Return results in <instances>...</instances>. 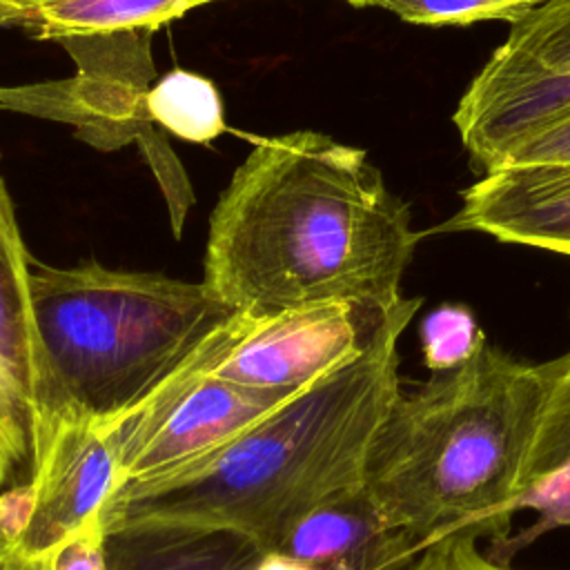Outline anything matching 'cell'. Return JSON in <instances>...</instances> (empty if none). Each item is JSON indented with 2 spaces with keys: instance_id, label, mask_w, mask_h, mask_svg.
Masks as SVG:
<instances>
[{
  "instance_id": "cell-1",
  "label": "cell",
  "mask_w": 570,
  "mask_h": 570,
  "mask_svg": "<svg viewBox=\"0 0 570 570\" xmlns=\"http://www.w3.org/2000/svg\"><path fill=\"white\" fill-rule=\"evenodd\" d=\"M419 238L363 149L292 131L236 167L209 218L203 283L256 321L321 303L394 307Z\"/></svg>"
},
{
  "instance_id": "cell-2",
  "label": "cell",
  "mask_w": 570,
  "mask_h": 570,
  "mask_svg": "<svg viewBox=\"0 0 570 570\" xmlns=\"http://www.w3.org/2000/svg\"><path fill=\"white\" fill-rule=\"evenodd\" d=\"M401 316L367 352L296 392L198 463L116 492L105 532L136 523L225 528L272 552L321 503L363 488L367 454L401 390Z\"/></svg>"
},
{
  "instance_id": "cell-3",
  "label": "cell",
  "mask_w": 570,
  "mask_h": 570,
  "mask_svg": "<svg viewBox=\"0 0 570 570\" xmlns=\"http://www.w3.org/2000/svg\"><path fill=\"white\" fill-rule=\"evenodd\" d=\"M552 385V361L483 343L465 363L399 390L372 441L363 490L421 552L476 528L503 537Z\"/></svg>"
},
{
  "instance_id": "cell-4",
  "label": "cell",
  "mask_w": 570,
  "mask_h": 570,
  "mask_svg": "<svg viewBox=\"0 0 570 570\" xmlns=\"http://www.w3.org/2000/svg\"><path fill=\"white\" fill-rule=\"evenodd\" d=\"M29 285L42 365L62 416L102 425L145 403L240 314L203 281L96 261L49 267L31 258Z\"/></svg>"
},
{
  "instance_id": "cell-5",
  "label": "cell",
  "mask_w": 570,
  "mask_h": 570,
  "mask_svg": "<svg viewBox=\"0 0 570 570\" xmlns=\"http://www.w3.org/2000/svg\"><path fill=\"white\" fill-rule=\"evenodd\" d=\"M570 109V0H546L512 22L454 109L470 160L490 171Z\"/></svg>"
},
{
  "instance_id": "cell-6",
  "label": "cell",
  "mask_w": 570,
  "mask_h": 570,
  "mask_svg": "<svg viewBox=\"0 0 570 570\" xmlns=\"http://www.w3.org/2000/svg\"><path fill=\"white\" fill-rule=\"evenodd\" d=\"M421 303H321L258 321L238 314L187 365L245 387L298 392L358 358Z\"/></svg>"
},
{
  "instance_id": "cell-7",
  "label": "cell",
  "mask_w": 570,
  "mask_h": 570,
  "mask_svg": "<svg viewBox=\"0 0 570 570\" xmlns=\"http://www.w3.org/2000/svg\"><path fill=\"white\" fill-rule=\"evenodd\" d=\"M187 363L134 412L102 425L118 448L116 492L198 463L296 394L236 385Z\"/></svg>"
},
{
  "instance_id": "cell-8",
  "label": "cell",
  "mask_w": 570,
  "mask_h": 570,
  "mask_svg": "<svg viewBox=\"0 0 570 570\" xmlns=\"http://www.w3.org/2000/svg\"><path fill=\"white\" fill-rule=\"evenodd\" d=\"M149 29L69 36L58 40L76 60L78 76L71 82L73 120L80 136L105 149L136 140L154 165L171 205L174 234L180 236L187 212V183L178 160L158 136V125L147 111V94L154 80Z\"/></svg>"
},
{
  "instance_id": "cell-9",
  "label": "cell",
  "mask_w": 570,
  "mask_h": 570,
  "mask_svg": "<svg viewBox=\"0 0 570 570\" xmlns=\"http://www.w3.org/2000/svg\"><path fill=\"white\" fill-rule=\"evenodd\" d=\"M31 254L0 176V443L31 479L65 421L51 392L29 285Z\"/></svg>"
},
{
  "instance_id": "cell-10",
  "label": "cell",
  "mask_w": 570,
  "mask_h": 570,
  "mask_svg": "<svg viewBox=\"0 0 570 570\" xmlns=\"http://www.w3.org/2000/svg\"><path fill=\"white\" fill-rule=\"evenodd\" d=\"M120 483L118 448L102 423L65 419L27 483V505L11 559L42 561L85 523L100 517Z\"/></svg>"
},
{
  "instance_id": "cell-11",
  "label": "cell",
  "mask_w": 570,
  "mask_h": 570,
  "mask_svg": "<svg viewBox=\"0 0 570 570\" xmlns=\"http://www.w3.org/2000/svg\"><path fill=\"white\" fill-rule=\"evenodd\" d=\"M439 232H483L501 243L570 256V163L503 165L472 183Z\"/></svg>"
},
{
  "instance_id": "cell-12",
  "label": "cell",
  "mask_w": 570,
  "mask_h": 570,
  "mask_svg": "<svg viewBox=\"0 0 570 570\" xmlns=\"http://www.w3.org/2000/svg\"><path fill=\"white\" fill-rule=\"evenodd\" d=\"M309 566L365 563L407 570L421 550L385 525L365 490L334 497L296 521L272 550Z\"/></svg>"
},
{
  "instance_id": "cell-13",
  "label": "cell",
  "mask_w": 570,
  "mask_h": 570,
  "mask_svg": "<svg viewBox=\"0 0 570 570\" xmlns=\"http://www.w3.org/2000/svg\"><path fill=\"white\" fill-rule=\"evenodd\" d=\"M107 570H256L265 550L249 537L185 523H136L105 532Z\"/></svg>"
},
{
  "instance_id": "cell-14",
  "label": "cell",
  "mask_w": 570,
  "mask_h": 570,
  "mask_svg": "<svg viewBox=\"0 0 570 570\" xmlns=\"http://www.w3.org/2000/svg\"><path fill=\"white\" fill-rule=\"evenodd\" d=\"M198 9L196 0H0V16L38 38L136 31L167 24Z\"/></svg>"
},
{
  "instance_id": "cell-15",
  "label": "cell",
  "mask_w": 570,
  "mask_h": 570,
  "mask_svg": "<svg viewBox=\"0 0 570 570\" xmlns=\"http://www.w3.org/2000/svg\"><path fill=\"white\" fill-rule=\"evenodd\" d=\"M151 120L189 142H209L225 129L223 100L214 82L200 73L174 69L147 94Z\"/></svg>"
},
{
  "instance_id": "cell-16",
  "label": "cell",
  "mask_w": 570,
  "mask_h": 570,
  "mask_svg": "<svg viewBox=\"0 0 570 570\" xmlns=\"http://www.w3.org/2000/svg\"><path fill=\"white\" fill-rule=\"evenodd\" d=\"M570 465V352L552 358V385L521 481V497Z\"/></svg>"
},
{
  "instance_id": "cell-17",
  "label": "cell",
  "mask_w": 570,
  "mask_h": 570,
  "mask_svg": "<svg viewBox=\"0 0 570 570\" xmlns=\"http://www.w3.org/2000/svg\"><path fill=\"white\" fill-rule=\"evenodd\" d=\"M546 0H363V7H379L412 24H472L479 20H508L528 16Z\"/></svg>"
},
{
  "instance_id": "cell-18",
  "label": "cell",
  "mask_w": 570,
  "mask_h": 570,
  "mask_svg": "<svg viewBox=\"0 0 570 570\" xmlns=\"http://www.w3.org/2000/svg\"><path fill=\"white\" fill-rule=\"evenodd\" d=\"M485 341L483 330L463 305H439L421 323V352L430 372H445L465 363Z\"/></svg>"
},
{
  "instance_id": "cell-19",
  "label": "cell",
  "mask_w": 570,
  "mask_h": 570,
  "mask_svg": "<svg viewBox=\"0 0 570 570\" xmlns=\"http://www.w3.org/2000/svg\"><path fill=\"white\" fill-rule=\"evenodd\" d=\"M483 537L476 528L443 537L428 546L407 570H519L483 552Z\"/></svg>"
},
{
  "instance_id": "cell-20",
  "label": "cell",
  "mask_w": 570,
  "mask_h": 570,
  "mask_svg": "<svg viewBox=\"0 0 570 570\" xmlns=\"http://www.w3.org/2000/svg\"><path fill=\"white\" fill-rule=\"evenodd\" d=\"M105 528L100 517L85 523L76 534L62 541L56 550H51L42 561L20 563L16 559L13 566L18 570H107V552H105Z\"/></svg>"
},
{
  "instance_id": "cell-21",
  "label": "cell",
  "mask_w": 570,
  "mask_h": 570,
  "mask_svg": "<svg viewBox=\"0 0 570 570\" xmlns=\"http://www.w3.org/2000/svg\"><path fill=\"white\" fill-rule=\"evenodd\" d=\"M532 163H570V109L510 149L499 167Z\"/></svg>"
},
{
  "instance_id": "cell-22",
  "label": "cell",
  "mask_w": 570,
  "mask_h": 570,
  "mask_svg": "<svg viewBox=\"0 0 570 570\" xmlns=\"http://www.w3.org/2000/svg\"><path fill=\"white\" fill-rule=\"evenodd\" d=\"M18 494H20V490L0 492V568L13 554L16 530L20 525V519H22L24 505H27V490H24L22 499H16Z\"/></svg>"
},
{
  "instance_id": "cell-23",
  "label": "cell",
  "mask_w": 570,
  "mask_h": 570,
  "mask_svg": "<svg viewBox=\"0 0 570 570\" xmlns=\"http://www.w3.org/2000/svg\"><path fill=\"white\" fill-rule=\"evenodd\" d=\"M256 570H387L381 566H365V563H341V566H309L296 559H289L278 552H265Z\"/></svg>"
},
{
  "instance_id": "cell-24",
  "label": "cell",
  "mask_w": 570,
  "mask_h": 570,
  "mask_svg": "<svg viewBox=\"0 0 570 570\" xmlns=\"http://www.w3.org/2000/svg\"><path fill=\"white\" fill-rule=\"evenodd\" d=\"M18 476V470H16V463L11 459V454L7 452V448L0 443V492L2 488L13 481Z\"/></svg>"
},
{
  "instance_id": "cell-25",
  "label": "cell",
  "mask_w": 570,
  "mask_h": 570,
  "mask_svg": "<svg viewBox=\"0 0 570 570\" xmlns=\"http://www.w3.org/2000/svg\"><path fill=\"white\" fill-rule=\"evenodd\" d=\"M2 570H18V568H16V566H13V561L9 559V561L2 566Z\"/></svg>"
},
{
  "instance_id": "cell-26",
  "label": "cell",
  "mask_w": 570,
  "mask_h": 570,
  "mask_svg": "<svg viewBox=\"0 0 570 570\" xmlns=\"http://www.w3.org/2000/svg\"><path fill=\"white\" fill-rule=\"evenodd\" d=\"M198 2V7H203V4H209V2H216V0H196ZM350 4H352V0H347Z\"/></svg>"
},
{
  "instance_id": "cell-27",
  "label": "cell",
  "mask_w": 570,
  "mask_h": 570,
  "mask_svg": "<svg viewBox=\"0 0 570 570\" xmlns=\"http://www.w3.org/2000/svg\"><path fill=\"white\" fill-rule=\"evenodd\" d=\"M352 4H354V7H363V0H352Z\"/></svg>"
},
{
  "instance_id": "cell-28",
  "label": "cell",
  "mask_w": 570,
  "mask_h": 570,
  "mask_svg": "<svg viewBox=\"0 0 570 570\" xmlns=\"http://www.w3.org/2000/svg\"><path fill=\"white\" fill-rule=\"evenodd\" d=\"M0 570H2V568H0Z\"/></svg>"
}]
</instances>
